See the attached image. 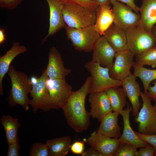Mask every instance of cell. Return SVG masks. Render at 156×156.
I'll return each mask as SVG.
<instances>
[{"label":"cell","instance_id":"23","mask_svg":"<svg viewBox=\"0 0 156 156\" xmlns=\"http://www.w3.org/2000/svg\"><path fill=\"white\" fill-rule=\"evenodd\" d=\"M94 29L101 36L114 23V16L110 4L99 5L96 10Z\"/></svg>","mask_w":156,"mask_h":156},{"label":"cell","instance_id":"4","mask_svg":"<svg viewBox=\"0 0 156 156\" xmlns=\"http://www.w3.org/2000/svg\"><path fill=\"white\" fill-rule=\"evenodd\" d=\"M66 33L72 46L76 50L89 52L101 35L95 30L94 25L81 28L65 27Z\"/></svg>","mask_w":156,"mask_h":156},{"label":"cell","instance_id":"8","mask_svg":"<svg viewBox=\"0 0 156 156\" xmlns=\"http://www.w3.org/2000/svg\"><path fill=\"white\" fill-rule=\"evenodd\" d=\"M143 103L135 121L138 123V132L145 135L156 134V110L151 103L152 99L144 92L140 94Z\"/></svg>","mask_w":156,"mask_h":156},{"label":"cell","instance_id":"30","mask_svg":"<svg viewBox=\"0 0 156 156\" xmlns=\"http://www.w3.org/2000/svg\"><path fill=\"white\" fill-rule=\"evenodd\" d=\"M138 151L134 146L130 144L121 143L114 156H136Z\"/></svg>","mask_w":156,"mask_h":156},{"label":"cell","instance_id":"13","mask_svg":"<svg viewBox=\"0 0 156 156\" xmlns=\"http://www.w3.org/2000/svg\"><path fill=\"white\" fill-rule=\"evenodd\" d=\"M92 51V61L109 69L112 68L116 52L103 36L97 40Z\"/></svg>","mask_w":156,"mask_h":156},{"label":"cell","instance_id":"37","mask_svg":"<svg viewBox=\"0 0 156 156\" xmlns=\"http://www.w3.org/2000/svg\"><path fill=\"white\" fill-rule=\"evenodd\" d=\"M111 3L112 4L113 3L116 1H118L123 3L130 7L133 11L138 13L139 12L140 7H138L135 4V0H109Z\"/></svg>","mask_w":156,"mask_h":156},{"label":"cell","instance_id":"11","mask_svg":"<svg viewBox=\"0 0 156 156\" xmlns=\"http://www.w3.org/2000/svg\"><path fill=\"white\" fill-rule=\"evenodd\" d=\"M134 55L129 50L116 52L114 61L110 69L111 77L121 81L130 75L131 69L135 63Z\"/></svg>","mask_w":156,"mask_h":156},{"label":"cell","instance_id":"16","mask_svg":"<svg viewBox=\"0 0 156 156\" xmlns=\"http://www.w3.org/2000/svg\"><path fill=\"white\" fill-rule=\"evenodd\" d=\"M136 77L133 74L131 73L121 81V86L131 104L132 115L135 118L138 116L142 105L139 101L141 88L140 84L136 81Z\"/></svg>","mask_w":156,"mask_h":156},{"label":"cell","instance_id":"40","mask_svg":"<svg viewBox=\"0 0 156 156\" xmlns=\"http://www.w3.org/2000/svg\"><path fill=\"white\" fill-rule=\"evenodd\" d=\"M6 40L5 35V29H0V44H3Z\"/></svg>","mask_w":156,"mask_h":156},{"label":"cell","instance_id":"21","mask_svg":"<svg viewBox=\"0 0 156 156\" xmlns=\"http://www.w3.org/2000/svg\"><path fill=\"white\" fill-rule=\"evenodd\" d=\"M116 52L128 50L125 31L113 23L103 35Z\"/></svg>","mask_w":156,"mask_h":156},{"label":"cell","instance_id":"14","mask_svg":"<svg viewBox=\"0 0 156 156\" xmlns=\"http://www.w3.org/2000/svg\"><path fill=\"white\" fill-rule=\"evenodd\" d=\"M90 116L100 122L106 115L113 112L109 99L105 91L90 93Z\"/></svg>","mask_w":156,"mask_h":156},{"label":"cell","instance_id":"24","mask_svg":"<svg viewBox=\"0 0 156 156\" xmlns=\"http://www.w3.org/2000/svg\"><path fill=\"white\" fill-rule=\"evenodd\" d=\"M0 122L4 130L8 145L19 142L18 132L21 124L18 119L9 115H4L1 118Z\"/></svg>","mask_w":156,"mask_h":156},{"label":"cell","instance_id":"2","mask_svg":"<svg viewBox=\"0 0 156 156\" xmlns=\"http://www.w3.org/2000/svg\"><path fill=\"white\" fill-rule=\"evenodd\" d=\"M7 73L11 83L8 105L13 107L19 105L28 110L30 105L28 95L32 88L30 78L24 73L16 70L13 65L10 66Z\"/></svg>","mask_w":156,"mask_h":156},{"label":"cell","instance_id":"9","mask_svg":"<svg viewBox=\"0 0 156 156\" xmlns=\"http://www.w3.org/2000/svg\"><path fill=\"white\" fill-rule=\"evenodd\" d=\"M46 85L48 90L53 109L61 107L72 92V87L65 78L47 79Z\"/></svg>","mask_w":156,"mask_h":156},{"label":"cell","instance_id":"27","mask_svg":"<svg viewBox=\"0 0 156 156\" xmlns=\"http://www.w3.org/2000/svg\"><path fill=\"white\" fill-rule=\"evenodd\" d=\"M133 67V74L141 80L144 89V92L146 94L151 82L156 79V69L147 68L135 63Z\"/></svg>","mask_w":156,"mask_h":156},{"label":"cell","instance_id":"43","mask_svg":"<svg viewBox=\"0 0 156 156\" xmlns=\"http://www.w3.org/2000/svg\"><path fill=\"white\" fill-rule=\"evenodd\" d=\"M154 101V104L153 107L156 110V98L153 99Z\"/></svg>","mask_w":156,"mask_h":156},{"label":"cell","instance_id":"34","mask_svg":"<svg viewBox=\"0 0 156 156\" xmlns=\"http://www.w3.org/2000/svg\"><path fill=\"white\" fill-rule=\"evenodd\" d=\"M85 139L83 141H76L71 145L70 150L73 153L82 155L84 152V143L86 142Z\"/></svg>","mask_w":156,"mask_h":156},{"label":"cell","instance_id":"10","mask_svg":"<svg viewBox=\"0 0 156 156\" xmlns=\"http://www.w3.org/2000/svg\"><path fill=\"white\" fill-rule=\"evenodd\" d=\"M114 16V23L125 30L138 25L140 16L129 6L116 1L112 4Z\"/></svg>","mask_w":156,"mask_h":156},{"label":"cell","instance_id":"18","mask_svg":"<svg viewBox=\"0 0 156 156\" xmlns=\"http://www.w3.org/2000/svg\"><path fill=\"white\" fill-rule=\"evenodd\" d=\"M131 111L132 107L128 105L127 109H123L120 114L123 118V129L122 134L118 140L121 143L131 144L137 148L146 146L148 143L139 138L131 127L129 114Z\"/></svg>","mask_w":156,"mask_h":156},{"label":"cell","instance_id":"25","mask_svg":"<svg viewBox=\"0 0 156 156\" xmlns=\"http://www.w3.org/2000/svg\"><path fill=\"white\" fill-rule=\"evenodd\" d=\"M72 139L66 135L47 140L46 142L49 152V156H65L68 153Z\"/></svg>","mask_w":156,"mask_h":156},{"label":"cell","instance_id":"15","mask_svg":"<svg viewBox=\"0 0 156 156\" xmlns=\"http://www.w3.org/2000/svg\"><path fill=\"white\" fill-rule=\"evenodd\" d=\"M45 70L48 77L52 79L65 78L71 72L70 69L65 67L61 54L55 46L49 49Z\"/></svg>","mask_w":156,"mask_h":156},{"label":"cell","instance_id":"28","mask_svg":"<svg viewBox=\"0 0 156 156\" xmlns=\"http://www.w3.org/2000/svg\"><path fill=\"white\" fill-rule=\"evenodd\" d=\"M135 63L141 66L156 67V46L137 55Z\"/></svg>","mask_w":156,"mask_h":156},{"label":"cell","instance_id":"5","mask_svg":"<svg viewBox=\"0 0 156 156\" xmlns=\"http://www.w3.org/2000/svg\"><path fill=\"white\" fill-rule=\"evenodd\" d=\"M62 12L65 23L71 27L83 28L93 25L96 22V12L81 6L62 5Z\"/></svg>","mask_w":156,"mask_h":156},{"label":"cell","instance_id":"38","mask_svg":"<svg viewBox=\"0 0 156 156\" xmlns=\"http://www.w3.org/2000/svg\"><path fill=\"white\" fill-rule=\"evenodd\" d=\"M82 156H102L97 151L92 147L88 148L83 152Z\"/></svg>","mask_w":156,"mask_h":156},{"label":"cell","instance_id":"1","mask_svg":"<svg viewBox=\"0 0 156 156\" xmlns=\"http://www.w3.org/2000/svg\"><path fill=\"white\" fill-rule=\"evenodd\" d=\"M91 85V78L88 77L79 89L72 92L61 107L68 125L77 133L87 130L90 125V116L86 109L85 103Z\"/></svg>","mask_w":156,"mask_h":156},{"label":"cell","instance_id":"22","mask_svg":"<svg viewBox=\"0 0 156 156\" xmlns=\"http://www.w3.org/2000/svg\"><path fill=\"white\" fill-rule=\"evenodd\" d=\"M119 114L111 112L101 120V124L96 131L100 134L111 138H118L121 135V128L118 122Z\"/></svg>","mask_w":156,"mask_h":156},{"label":"cell","instance_id":"39","mask_svg":"<svg viewBox=\"0 0 156 156\" xmlns=\"http://www.w3.org/2000/svg\"><path fill=\"white\" fill-rule=\"evenodd\" d=\"M146 94L152 99L156 98V81L154 82L153 86H149Z\"/></svg>","mask_w":156,"mask_h":156},{"label":"cell","instance_id":"41","mask_svg":"<svg viewBox=\"0 0 156 156\" xmlns=\"http://www.w3.org/2000/svg\"><path fill=\"white\" fill-rule=\"evenodd\" d=\"M97 3L99 5L105 4H110L111 3L109 0H90Z\"/></svg>","mask_w":156,"mask_h":156},{"label":"cell","instance_id":"26","mask_svg":"<svg viewBox=\"0 0 156 156\" xmlns=\"http://www.w3.org/2000/svg\"><path fill=\"white\" fill-rule=\"evenodd\" d=\"M110 102L113 112L120 113L127 105V96L122 88L115 87L105 91Z\"/></svg>","mask_w":156,"mask_h":156},{"label":"cell","instance_id":"17","mask_svg":"<svg viewBox=\"0 0 156 156\" xmlns=\"http://www.w3.org/2000/svg\"><path fill=\"white\" fill-rule=\"evenodd\" d=\"M46 0L49 9V25L48 33L42 40V44L45 42L49 36L54 35L67 26L63 16L62 5L57 0Z\"/></svg>","mask_w":156,"mask_h":156},{"label":"cell","instance_id":"42","mask_svg":"<svg viewBox=\"0 0 156 156\" xmlns=\"http://www.w3.org/2000/svg\"><path fill=\"white\" fill-rule=\"evenodd\" d=\"M152 33L153 34L155 39L156 46V25L153 27L152 30Z\"/></svg>","mask_w":156,"mask_h":156},{"label":"cell","instance_id":"35","mask_svg":"<svg viewBox=\"0 0 156 156\" xmlns=\"http://www.w3.org/2000/svg\"><path fill=\"white\" fill-rule=\"evenodd\" d=\"M135 133L141 139L152 145L156 152V134L145 135L134 131Z\"/></svg>","mask_w":156,"mask_h":156},{"label":"cell","instance_id":"36","mask_svg":"<svg viewBox=\"0 0 156 156\" xmlns=\"http://www.w3.org/2000/svg\"><path fill=\"white\" fill-rule=\"evenodd\" d=\"M20 146L19 142L14 143L8 145L7 156H18Z\"/></svg>","mask_w":156,"mask_h":156},{"label":"cell","instance_id":"29","mask_svg":"<svg viewBox=\"0 0 156 156\" xmlns=\"http://www.w3.org/2000/svg\"><path fill=\"white\" fill-rule=\"evenodd\" d=\"M61 4H71L83 7L90 10L95 11L99 6L96 3L90 0H57Z\"/></svg>","mask_w":156,"mask_h":156},{"label":"cell","instance_id":"31","mask_svg":"<svg viewBox=\"0 0 156 156\" xmlns=\"http://www.w3.org/2000/svg\"><path fill=\"white\" fill-rule=\"evenodd\" d=\"M49 152L46 144L39 142L34 143L31 147L29 156H49Z\"/></svg>","mask_w":156,"mask_h":156},{"label":"cell","instance_id":"20","mask_svg":"<svg viewBox=\"0 0 156 156\" xmlns=\"http://www.w3.org/2000/svg\"><path fill=\"white\" fill-rule=\"evenodd\" d=\"M27 51L26 47L21 45L19 42H13L11 48L0 57V94L1 95H3V80L5 75L8 73L11 63L16 56Z\"/></svg>","mask_w":156,"mask_h":156},{"label":"cell","instance_id":"12","mask_svg":"<svg viewBox=\"0 0 156 156\" xmlns=\"http://www.w3.org/2000/svg\"><path fill=\"white\" fill-rule=\"evenodd\" d=\"M86 142L90 147L99 151L102 156H114L121 143L118 138L106 136L99 133L96 131L91 134Z\"/></svg>","mask_w":156,"mask_h":156},{"label":"cell","instance_id":"19","mask_svg":"<svg viewBox=\"0 0 156 156\" xmlns=\"http://www.w3.org/2000/svg\"><path fill=\"white\" fill-rule=\"evenodd\" d=\"M139 12L140 18L138 25L146 31L152 32L156 25V0H142Z\"/></svg>","mask_w":156,"mask_h":156},{"label":"cell","instance_id":"7","mask_svg":"<svg viewBox=\"0 0 156 156\" xmlns=\"http://www.w3.org/2000/svg\"><path fill=\"white\" fill-rule=\"evenodd\" d=\"M125 31L128 50L134 55L156 46L155 39L152 33L146 31L138 25Z\"/></svg>","mask_w":156,"mask_h":156},{"label":"cell","instance_id":"33","mask_svg":"<svg viewBox=\"0 0 156 156\" xmlns=\"http://www.w3.org/2000/svg\"><path fill=\"white\" fill-rule=\"evenodd\" d=\"M156 156V152L154 147L148 144L146 146L140 148L138 151L136 156Z\"/></svg>","mask_w":156,"mask_h":156},{"label":"cell","instance_id":"32","mask_svg":"<svg viewBox=\"0 0 156 156\" xmlns=\"http://www.w3.org/2000/svg\"><path fill=\"white\" fill-rule=\"evenodd\" d=\"M23 0H0V7L9 10L15 9Z\"/></svg>","mask_w":156,"mask_h":156},{"label":"cell","instance_id":"3","mask_svg":"<svg viewBox=\"0 0 156 156\" xmlns=\"http://www.w3.org/2000/svg\"><path fill=\"white\" fill-rule=\"evenodd\" d=\"M48 77L45 69L42 71L40 76L37 78L35 76L30 78L32 88L30 94L32 99L30 100L29 105L34 112L38 110L44 112L53 109L46 81Z\"/></svg>","mask_w":156,"mask_h":156},{"label":"cell","instance_id":"6","mask_svg":"<svg viewBox=\"0 0 156 156\" xmlns=\"http://www.w3.org/2000/svg\"><path fill=\"white\" fill-rule=\"evenodd\" d=\"M84 67L90 74L91 85L90 93L104 91L111 88L121 86V81L111 77L108 68L103 66L92 60L86 63Z\"/></svg>","mask_w":156,"mask_h":156}]
</instances>
